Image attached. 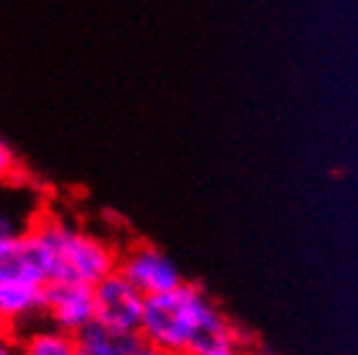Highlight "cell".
I'll list each match as a JSON object with an SVG mask.
<instances>
[{"label": "cell", "instance_id": "cell-9", "mask_svg": "<svg viewBox=\"0 0 358 355\" xmlns=\"http://www.w3.org/2000/svg\"><path fill=\"white\" fill-rule=\"evenodd\" d=\"M24 353L29 355H76V338L57 327L36 329L24 340Z\"/></svg>", "mask_w": 358, "mask_h": 355}, {"label": "cell", "instance_id": "cell-8", "mask_svg": "<svg viewBox=\"0 0 358 355\" xmlns=\"http://www.w3.org/2000/svg\"><path fill=\"white\" fill-rule=\"evenodd\" d=\"M42 291L45 283L34 280H0V332L39 317Z\"/></svg>", "mask_w": 358, "mask_h": 355}, {"label": "cell", "instance_id": "cell-7", "mask_svg": "<svg viewBox=\"0 0 358 355\" xmlns=\"http://www.w3.org/2000/svg\"><path fill=\"white\" fill-rule=\"evenodd\" d=\"M153 347L141 332H115L91 321L76 335V355H148Z\"/></svg>", "mask_w": 358, "mask_h": 355}, {"label": "cell", "instance_id": "cell-4", "mask_svg": "<svg viewBox=\"0 0 358 355\" xmlns=\"http://www.w3.org/2000/svg\"><path fill=\"white\" fill-rule=\"evenodd\" d=\"M117 273L125 280H130L143 296L164 294L169 288H177L185 280L177 262L169 254H164L159 247L145 244V241L133 244L125 254H120Z\"/></svg>", "mask_w": 358, "mask_h": 355}, {"label": "cell", "instance_id": "cell-12", "mask_svg": "<svg viewBox=\"0 0 358 355\" xmlns=\"http://www.w3.org/2000/svg\"><path fill=\"white\" fill-rule=\"evenodd\" d=\"M13 342H10V338L6 335V332H0V355H6V353H10L13 350Z\"/></svg>", "mask_w": 358, "mask_h": 355}, {"label": "cell", "instance_id": "cell-10", "mask_svg": "<svg viewBox=\"0 0 358 355\" xmlns=\"http://www.w3.org/2000/svg\"><path fill=\"white\" fill-rule=\"evenodd\" d=\"M24 174L21 161L6 140H0V182H16Z\"/></svg>", "mask_w": 358, "mask_h": 355}, {"label": "cell", "instance_id": "cell-6", "mask_svg": "<svg viewBox=\"0 0 358 355\" xmlns=\"http://www.w3.org/2000/svg\"><path fill=\"white\" fill-rule=\"evenodd\" d=\"M0 280H34L47 283L45 254L31 226L18 236L0 239Z\"/></svg>", "mask_w": 358, "mask_h": 355}, {"label": "cell", "instance_id": "cell-5", "mask_svg": "<svg viewBox=\"0 0 358 355\" xmlns=\"http://www.w3.org/2000/svg\"><path fill=\"white\" fill-rule=\"evenodd\" d=\"M42 317L68 335H78L94 321V285L86 283H45Z\"/></svg>", "mask_w": 358, "mask_h": 355}, {"label": "cell", "instance_id": "cell-2", "mask_svg": "<svg viewBox=\"0 0 358 355\" xmlns=\"http://www.w3.org/2000/svg\"><path fill=\"white\" fill-rule=\"evenodd\" d=\"M213 303L215 301L203 291V285L182 280L177 288L145 296L143 319L138 332L153 347V353H187L200 321L206 319Z\"/></svg>", "mask_w": 358, "mask_h": 355}, {"label": "cell", "instance_id": "cell-3", "mask_svg": "<svg viewBox=\"0 0 358 355\" xmlns=\"http://www.w3.org/2000/svg\"><path fill=\"white\" fill-rule=\"evenodd\" d=\"M145 296L120 273H109L94 283V321L115 332H138Z\"/></svg>", "mask_w": 358, "mask_h": 355}, {"label": "cell", "instance_id": "cell-11", "mask_svg": "<svg viewBox=\"0 0 358 355\" xmlns=\"http://www.w3.org/2000/svg\"><path fill=\"white\" fill-rule=\"evenodd\" d=\"M21 218H18L16 213H10V210H3L0 208V239H10V236H18V233H24L31 226H21Z\"/></svg>", "mask_w": 358, "mask_h": 355}, {"label": "cell", "instance_id": "cell-1", "mask_svg": "<svg viewBox=\"0 0 358 355\" xmlns=\"http://www.w3.org/2000/svg\"><path fill=\"white\" fill-rule=\"evenodd\" d=\"M31 231L45 254L47 283L94 285L117 270L120 252L76 223L45 215L31 223Z\"/></svg>", "mask_w": 358, "mask_h": 355}]
</instances>
